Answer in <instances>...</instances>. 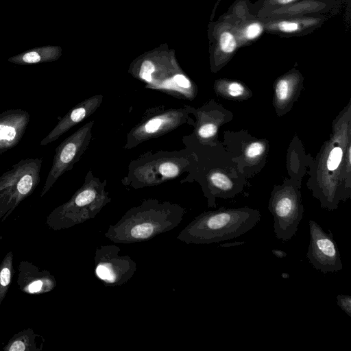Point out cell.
I'll return each instance as SVG.
<instances>
[{
	"label": "cell",
	"instance_id": "obj_13",
	"mask_svg": "<svg viewBox=\"0 0 351 351\" xmlns=\"http://www.w3.org/2000/svg\"><path fill=\"white\" fill-rule=\"evenodd\" d=\"M223 18L232 25L240 47L252 43L265 32L262 18L251 14L244 0L238 1Z\"/></svg>",
	"mask_w": 351,
	"mask_h": 351
},
{
	"label": "cell",
	"instance_id": "obj_23",
	"mask_svg": "<svg viewBox=\"0 0 351 351\" xmlns=\"http://www.w3.org/2000/svg\"><path fill=\"white\" fill-rule=\"evenodd\" d=\"M292 77H285L277 82L276 86V95L279 101H285L291 95L293 85Z\"/></svg>",
	"mask_w": 351,
	"mask_h": 351
},
{
	"label": "cell",
	"instance_id": "obj_7",
	"mask_svg": "<svg viewBox=\"0 0 351 351\" xmlns=\"http://www.w3.org/2000/svg\"><path fill=\"white\" fill-rule=\"evenodd\" d=\"M175 51L167 44L147 51L138 56L130 64L128 72L145 83L149 88H154L176 72L181 70Z\"/></svg>",
	"mask_w": 351,
	"mask_h": 351
},
{
	"label": "cell",
	"instance_id": "obj_32",
	"mask_svg": "<svg viewBox=\"0 0 351 351\" xmlns=\"http://www.w3.org/2000/svg\"><path fill=\"white\" fill-rule=\"evenodd\" d=\"M272 252L273 254L278 257V258H282V257H285L287 256V254L286 252H285L284 251L282 250H272Z\"/></svg>",
	"mask_w": 351,
	"mask_h": 351
},
{
	"label": "cell",
	"instance_id": "obj_26",
	"mask_svg": "<svg viewBox=\"0 0 351 351\" xmlns=\"http://www.w3.org/2000/svg\"><path fill=\"white\" fill-rule=\"evenodd\" d=\"M298 1L299 0H264L261 6L264 11H267L283 7Z\"/></svg>",
	"mask_w": 351,
	"mask_h": 351
},
{
	"label": "cell",
	"instance_id": "obj_4",
	"mask_svg": "<svg viewBox=\"0 0 351 351\" xmlns=\"http://www.w3.org/2000/svg\"><path fill=\"white\" fill-rule=\"evenodd\" d=\"M106 185V180H100L90 169L83 184L71 199L49 214L47 220L48 226L60 230L95 218L112 201Z\"/></svg>",
	"mask_w": 351,
	"mask_h": 351
},
{
	"label": "cell",
	"instance_id": "obj_27",
	"mask_svg": "<svg viewBox=\"0 0 351 351\" xmlns=\"http://www.w3.org/2000/svg\"><path fill=\"white\" fill-rule=\"evenodd\" d=\"M265 149L263 143L254 142L251 143L246 149L245 154L248 158H253L261 155Z\"/></svg>",
	"mask_w": 351,
	"mask_h": 351
},
{
	"label": "cell",
	"instance_id": "obj_10",
	"mask_svg": "<svg viewBox=\"0 0 351 351\" xmlns=\"http://www.w3.org/2000/svg\"><path fill=\"white\" fill-rule=\"evenodd\" d=\"M310 241L306 257L317 270L326 274L342 269L341 254L332 233L326 232L315 221H309Z\"/></svg>",
	"mask_w": 351,
	"mask_h": 351
},
{
	"label": "cell",
	"instance_id": "obj_17",
	"mask_svg": "<svg viewBox=\"0 0 351 351\" xmlns=\"http://www.w3.org/2000/svg\"><path fill=\"white\" fill-rule=\"evenodd\" d=\"M18 284L27 293H43L51 291L56 286L55 278L47 271H40L28 262H21Z\"/></svg>",
	"mask_w": 351,
	"mask_h": 351
},
{
	"label": "cell",
	"instance_id": "obj_14",
	"mask_svg": "<svg viewBox=\"0 0 351 351\" xmlns=\"http://www.w3.org/2000/svg\"><path fill=\"white\" fill-rule=\"evenodd\" d=\"M30 115L22 109H10L0 112V155L14 147L22 139Z\"/></svg>",
	"mask_w": 351,
	"mask_h": 351
},
{
	"label": "cell",
	"instance_id": "obj_25",
	"mask_svg": "<svg viewBox=\"0 0 351 351\" xmlns=\"http://www.w3.org/2000/svg\"><path fill=\"white\" fill-rule=\"evenodd\" d=\"M343 156L341 147H335L330 152L327 160V168L329 171H335L339 165Z\"/></svg>",
	"mask_w": 351,
	"mask_h": 351
},
{
	"label": "cell",
	"instance_id": "obj_20",
	"mask_svg": "<svg viewBox=\"0 0 351 351\" xmlns=\"http://www.w3.org/2000/svg\"><path fill=\"white\" fill-rule=\"evenodd\" d=\"M32 329H27L15 334L9 343L3 348L6 351H38L41 348L37 346L36 337Z\"/></svg>",
	"mask_w": 351,
	"mask_h": 351
},
{
	"label": "cell",
	"instance_id": "obj_18",
	"mask_svg": "<svg viewBox=\"0 0 351 351\" xmlns=\"http://www.w3.org/2000/svg\"><path fill=\"white\" fill-rule=\"evenodd\" d=\"M154 90L178 98L191 99L195 96L194 84L182 69L160 83Z\"/></svg>",
	"mask_w": 351,
	"mask_h": 351
},
{
	"label": "cell",
	"instance_id": "obj_2",
	"mask_svg": "<svg viewBox=\"0 0 351 351\" xmlns=\"http://www.w3.org/2000/svg\"><path fill=\"white\" fill-rule=\"evenodd\" d=\"M261 218L258 210L219 208L199 214L178 235L187 244H210L230 240L252 230Z\"/></svg>",
	"mask_w": 351,
	"mask_h": 351
},
{
	"label": "cell",
	"instance_id": "obj_11",
	"mask_svg": "<svg viewBox=\"0 0 351 351\" xmlns=\"http://www.w3.org/2000/svg\"><path fill=\"white\" fill-rule=\"evenodd\" d=\"M269 210L274 216V230L277 239L283 241L295 235L303 217V206L293 193H276L271 200Z\"/></svg>",
	"mask_w": 351,
	"mask_h": 351
},
{
	"label": "cell",
	"instance_id": "obj_3",
	"mask_svg": "<svg viewBox=\"0 0 351 351\" xmlns=\"http://www.w3.org/2000/svg\"><path fill=\"white\" fill-rule=\"evenodd\" d=\"M194 156L187 147L179 151L146 152L130 162L121 182L134 189L159 185L192 171Z\"/></svg>",
	"mask_w": 351,
	"mask_h": 351
},
{
	"label": "cell",
	"instance_id": "obj_16",
	"mask_svg": "<svg viewBox=\"0 0 351 351\" xmlns=\"http://www.w3.org/2000/svg\"><path fill=\"white\" fill-rule=\"evenodd\" d=\"M261 18L264 22L265 32L284 35L308 33L317 28L324 22V17L305 15Z\"/></svg>",
	"mask_w": 351,
	"mask_h": 351
},
{
	"label": "cell",
	"instance_id": "obj_6",
	"mask_svg": "<svg viewBox=\"0 0 351 351\" xmlns=\"http://www.w3.org/2000/svg\"><path fill=\"white\" fill-rule=\"evenodd\" d=\"M189 120L185 108L165 109L163 106L150 108L128 132L123 148L130 149L144 141L163 136Z\"/></svg>",
	"mask_w": 351,
	"mask_h": 351
},
{
	"label": "cell",
	"instance_id": "obj_5",
	"mask_svg": "<svg viewBox=\"0 0 351 351\" xmlns=\"http://www.w3.org/2000/svg\"><path fill=\"white\" fill-rule=\"evenodd\" d=\"M42 163L38 158L21 160L0 176V219L33 193L40 180Z\"/></svg>",
	"mask_w": 351,
	"mask_h": 351
},
{
	"label": "cell",
	"instance_id": "obj_12",
	"mask_svg": "<svg viewBox=\"0 0 351 351\" xmlns=\"http://www.w3.org/2000/svg\"><path fill=\"white\" fill-rule=\"evenodd\" d=\"M208 37L210 64L213 68L225 64L240 47L232 25L223 17L217 21H210Z\"/></svg>",
	"mask_w": 351,
	"mask_h": 351
},
{
	"label": "cell",
	"instance_id": "obj_1",
	"mask_svg": "<svg viewBox=\"0 0 351 351\" xmlns=\"http://www.w3.org/2000/svg\"><path fill=\"white\" fill-rule=\"evenodd\" d=\"M186 210L180 205L154 198L130 208L104 236L116 243L146 241L178 226Z\"/></svg>",
	"mask_w": 351,
	"mask_h": 351
},
{
	"label": "cell",
	"instance_id": "obj_22",
	"mask_svg": "<svg viewBox=\"0 0 351 351\" xmlns=\"http://www.w3.org/2000/svg\"><path fill=\"white\" fill-rule=\"evenodd\" d=\"M209 182L215 189L228 192L232 189L233 183L230 178L224 173L218 171L212 172L208 177Z\"/></svg>",
	"mask_w": 351,
	"mask_h": 351
},
{
	"label": "cell",
	"instance_id": "obj_29",
	"mask_svg": "<svg viewBox=\"0 0 351 351\" xmlns=\"http://www.w3.org/2000/svg\"><path fill=\"white\" fill-rule=\"evenodd\" d=\"M228 93L232 97H238L244 92L243 86L238 82H232L228 84Z\"/></svg>",
	"mask_w": 351,
	"mask_h": 351
},
{
	"label": "cell",
	"instance_id": "obj_28",
	"mask_svg": "<svg viewBox=\"0 0 351 351\" xmlns=\"http://www.w3.org/2000/svg\"><path fill=\"white\" fill-rule=\"evenodd\" d=\"M338 306L349 316L351 317V297L339 294L337 296Z\"/></svg>",
	"mask_w": 351,
	"mask_h": 351
},
{
	"label": "cell",
	"instance_id": "obj_15",
	"mask_svg": "<svg viewBox=\"0 0 351 351\" xmlns=\"http://www.w3.org/2000/svg\"><path fill=\"white\" fill-rule=\"evenodd\" d=\"M104 96H91L75 106L62 119L53 129L40 141V145H46L58 140L62 135L94 113L101 106Z\"/></svg>",
	"mask_w": 351,
	"mask_h": 351
},
{
	"label": "cell",
	"instance_id": "obj_30",
	"mask_svg": "<svg viewBox=\"0 0 351 351\" xmlns=\"http://www.w3.org/2000/svg\"><path fill=\"white\" fill-rule=\"evenodd\" d=\"M22 60L27 64H34L39 62L41 60V58L38 53L32 51L23 55Z\"/></svg>",
	"mask_w": 351,
	"mask_h": 351
},
{
	"label": "cell",
	"instance_id": "obj_24",
	"mask_svg": "<svg viewBox=\"0 0 351 351\" xmlns=\"http://www.w3.org/2000/svg\"><path fill=\"white\" fill-rule=\"evenodd\" d=\"M197 127L195 134L202 140H206L214 136L217 132V126L212 122H200Z\"/></svg>",
	"mask_w": 351,
	"mask_h": 351
},
{
	"label": "cell",
	"instance_id": "obj_9",
	"mask_svg": "<svg viewBox=\"0 0 351 351\" xmlns=\"http://www.w3.org/2000/svg\"><path fill=\"white\" fill-rule=\"evenodd\" d=\"M115 245H100L95 252V274L105 286L117 287L127 282L136 271V264L128 255H119Z\"/></svg>",
	"mask_w": 351,
	"mask_h": 351
},
{
	"label": "cell",
	"instance_id": "obj_33",
	"mask_svg": "<svg viewBox=\"0 0 351 351\" xmlns=\"http://www.w3.org/2000/svg\"><path fill=\"white\" fill-rule=\"evenodd\" d=\"M221 0H217L215 4L214 5V8L212 10V14H211V16H210V21H213V19L214 18V16H215V12H216V10H217V8L218 7L219 3L221 2Z\"/></svg>",
	"mask_w": 351,
	"mask_h": 351
},
{
	"label": "cell",
	"instance_id": "obj_19",
	"mask_svg": "<svg viewBox=\"0 0 351 351\" xmlns=\"http://www.w3.org/2000/svg\"><path fill=\"white\" fill-rule=\"evenodd\" d=\"M326 5L317 0H299L291 4L278 8L261 12L260 17H285L304 16L322 10Z\"/></svg>",
	"mask_w": 351,
	"mask_h": 351
},
{
	"label": "cell",
	"instance_id": "obj_21",
	"mask_svg": "<svg viewBox=\"0 0 351 351\" xmlns=\"http://www.w3.org/2000/svg\"><path fill=\"white\" fill-rule=\"evenodd\" d=\"M13 254L9 252L0 265V304L9 289L13 274Z\"/></svg>",
	"mask_w": 351,
	"mask_h": 351
},
{
	"label": "cell",
	"instance_id": "obj_31",
	"mask_svg": "<svg viewBox=\"0 0 351 351\" xmlns=\"http://www.w3.org/2000/svg\"><path fill=\"white\" fill-rule=\"evenodd\" d=\"M245 243V241H237V242H233V243H226L221 244L220 247L237 246V245H242V244H243Z\"/></svg>",
	"mask_w": 351,
	"mask_h": 351
},
{
	"label": "cell",
	"instance_id": "obj_8",
	"mask_svg": "<svg viewBox=\"0 0 351 351\" xmlns=\"http://www.w3.org/2000/svg\"><path fill=\"white\" fill-rule=\"evenodd\" d=\"M94 123L95 121L91 120L83 125L56 147L40 197L45 195L57 180L66 171L71 170L80 160L91 141Z\"/></svg>",
	"mask_w": 351,
	"mask_h": 351
}]
</instances>
